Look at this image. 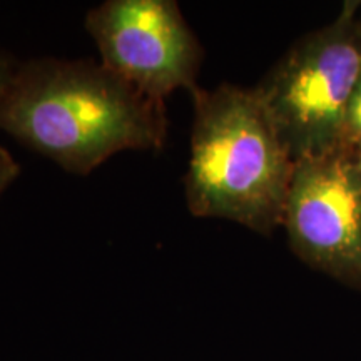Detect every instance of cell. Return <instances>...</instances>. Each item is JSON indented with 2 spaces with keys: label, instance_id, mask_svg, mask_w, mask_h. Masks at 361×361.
<instances>
[{
  "label": "cell",
  "instance_id": "obj_1",
  "mask_svg": "<svg viewBox=\"0 0 361 361\" xmlns=\"http://www.w3.org/2000/svg\"><path fill=\"white\" fill-rule=\"evenodd\" d=\"M0 129L85 176L123 151L161 149L168 116L102 62L37 59L17 67L0 96Z\"/></svg>",
  "mask_w": 361,
  "mask_h": 361
},
{
  "label": "cell",
  "instance_id": "obj_2",
  "mask_svg": "<svg viewBox=\"0 0 361 361\" xmlns=\"http://www.w3.org/2000/svg\"><path fill=\"white\" fill-rule=\"evenodd\" d=\"M192 96L191 157L184 176L189 213L269 236L283 224L295 161L255 89L221 84Z\"/></svg>",
  "mask_w": 361,
  "mask_h": 361
},
{
  "label": "cell",
  "instance_id": "obj_3",
  "mask_svg": "<svg viewBox=\"0 0 361 361\" xmlns=\"http://www.w3.org/2000/svg\"><path fill=\"white\" fill-rule=\"evenodd\" d=\"M361 2L303 35L255 85L293 161L345 149L346 109L361 74Z\"/></svg>",
  "mask_w": 361,
  "mask_h": 361
},
{
  "label": "cell",
  "instance_id": "obj_4",
  "mask_svg": "<svg viewBox=\"0 0 361 361\" xmlns=\"http://www.w3.org/2000/svg\"><path fill=\"white\" fill-rule=\"evenodd\" d=\"M85 27L102 64L144 96L164 102L200 87L201 42L174 0H107L90 8Z\"/></svg>",
  "mask_w": 361,
  "mask_h": 361
},
{
  "label": "cell",
  "instance_id": "obj_5",
  "mask_svg": "<svg viewBox=\"0 0 361 361\" xmlns=\"http://www.w3.org/2000/svg\"><path fill=\"white\" fill-rule=\"evenodd\" d=\"M281 226L303 263L361 290V178L353 152L295 162Z\"/></svg>",
  "mask_w": 361,
  "mask_h": 361
},
{
  "label": "cell",
  "instance_id": "obj_6",
  "mask_svg": "<svg viewBox=\"0 0 361 361\" xmlns=\"http://www.w3.org/2000/svg\"><path fill=\"white\" fill-rule=\"evenodd\" d=\"M361 142V74L351 94L345 121V149L353 152L355 146Z\"/></svg>",
  "mask_w": 361,
  "mask_h": 361
},
{
  "label": "cell",
  "instance_id": "obj_7",
  "mask_svg": "<svg viewBox=\"0 0 361 361\" xmlns=\"http://www.w3.org/2000/svg\"><path fill=\"white\" fill-rule=\"evenodd\" d=\"M20 173V166L17 164L16 159L8 154L4 147H0V196L6 189L13 183Z\"/></svg>",
  "mask_w": 361,
  "mask_h": 361
},
{
  "label": "cell",
  "instance_id": "obj_8",
  "mask_svg": "<svg viewBox=\"0 0 361 361\" xmlns=\"http://www.w3.org/2000/svg\"><path fill=\"white\" fill-rule=\"evenodd\" d=\"M17 67L13 62L8 59L6 54L0 52V96L6 92V89L8 87V84L12 82L13 75H16Z\"/></svg>",
  "mask_w": 361,
  "mask_h": 361
},
{
  "label": "cell",
  "instance_id": "obj_9",
  "mask_svg": "<svg viewBox=\"0 0 361 361\" xmlns=\"http://www.w3.org/2000/svg\"><path fill=\"white\" fill-rule=\"evenodd\" d=\"M353 162H355V168L358 171L360 178H361V142H358L353 149Z\"/></svg>",
  "mask_w": 361,
  "mask_h": 361
},
{
  "label": "cell",
  "instance_id": "obj_10",
  "mask_svg": "<svg viewBox=\"0 0 361 361\" xmlns=\"http://www.w3.org/2000/svg\"><path fill=\"white\" fill-rule=\"evenodd\" d=\"M360 25H361V11H360Z\"/></svg>",
  "mask_w": 361,
  "mask_h": 361
}]
</instances>
